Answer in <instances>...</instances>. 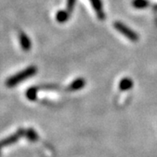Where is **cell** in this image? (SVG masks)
Listing matches in <instances>:
<instances>
[{
    "label": "cell",
    "mask_w": 157,
    "mask_h": 157,
    "mask_svg": "<svg viewBox=\"0 0 157 157\" xmlns=\"http://www.w3.org/2000/svg\"><path fill=\"white\" fill-rule=\"evenodd\" d=\"M36 73H37V67L35 66H30L27 68L22 70L21 72L16 73L10 78H7L6 85L8 87H13L23 82L24 80L34 76Z\"/></svg>",
    "instance_id": "6da1fadb"
},
{
    "label": "cell",
    "mask_w": 157,
    "mask_h": 157,
    "mask_svg": "<svg viewBox=\"0 0 157 157\" xmlns=\"http://www.w3.org/2000/svg\"><path fill=\"white\" fill-rule=\"evenodd\" d=\"M113 27L117 30L120 33L124 35L127 39H128L132 42H137L139 40V36L138 34L133 31L128 26H127L125 24L121 22H114L113 23Z\"/></svg>",
    "instance_id": "7a4b0ae2"
},
{
    "label": "cell",
    "mask_w": 157,
    "mask_h": 157,
    "mask_svg": "<svg viewBox=\"0 0 157 157\" xmlns=\"http://www.w3.org/2000/svg\"><path fill=\"white\" fill-rule=\"evenodd\" d=\"M25 131L26 130H25V129H19L17 132H16L14 135H11V136H9V137H7L6 139H4V140H0V149L2 148V147H5L6 146H9V145H11V144H13V143H15L17 140H18L22 136H25Z\"/></svg>",
    "instance_id": "3957f363"
},
{
    "label": "cell",
    "mask_w": 157,
    "mask_h": 157,
    "mask_svg": "<svg viewBox=\"0 0 157 157\" xmlns=\"http://www.w3.org/2000/svg\"><path fill=\"white\" fill-rule=\"evenodd\" d=\"M91 5L93 6L94 10L95 11L96 16L100 20H104L105 19V12L103 9V5H102V1L101 0H89Z\"/></svg>",
    "instance_id": "277c9868"
},
{
    "label": "cell",
    "mask_w": 157,
    "mask_h": 157,
    "mask_svg": "<svg viewBox=\"0 0 157 157\" xmlns=\"http://www.w3.org/2000/svg\"><path fill=\"white\" fill-rule=\"evenodd\" d=\"M18 39H19V43L23 50L29 51L32 48V41L25 33L20 32L18 34Z\"/></svg>",
    "instance_id": "5b68a950"
},
{
    "label": "cell",
    "mask_w": 157,
    "mask_h": 157,
    "mask_svg": "<svg viewBox=\"0 0 157 157\" xmlns=\"http://www.w3.org/2000/svg\"><path fill=\"white\" fill-rule=\"evenodd\" d=\"M85 85H86V81H85L84 78H77V79H75L74 81H73L71 84L68 86L67 89V91H71V92L77 91V90L82 89L85 86Z\"/></svg>",
    "instance_id": "8992f818"
},
{
    "label": "cell",
    "mask_w": 157,
    "mask_h": 157,
    "mask_svg": "<svg viewBox=\"0 0 157 157\" xmlns=\"http://www.w3.org/2000/svg\"><path fill=\"white\" fill-rule=\"evenodd\" d=\"M133 81L132 79L129 78H124L121 80L120 84H119V87H120V90L121 91H127V90L131 89L133 87Z\"/></svg>",
    "instance_id": "52a82bcc"
},
{
    "label": "cell",
    "mask_w": 157,
    "mask_h": 157,
    "mask_svg": "<svg viewBox=\"0 0 157 157\" xmlns=\"http://www.w3.org/2000/svg\"><path fill=\"white\" fill-rule=\"evenodd\" d=\"M69 16H70V13L67 10H61L57 12L56 20L59 23H65L68 20Z\"/></svg>",
    "instance_id": "ba28073f"
},
{
    "label": "cell",
    "mask_w": 157,
    "mask_h": 157,
    "mask_svg": "<svg viewBox=\"0 0 157 157\" xmlns=\"http://www.w3.org/2000/svg\"><path fill=\"white\" fill-rule=\"evenodd\" d=\"M132 5L136 9H144L149 6V2L147 0H133Z\"/></svg>",
    "instance_id": "9c48e42d"
},
{
    "label": "cell",
    "mask_w": 157,
    "mask_h": 157,
    "mask_svg": "<svg viewBox=\"0 0 157 157\" xmlns=\"http://www.w3.org/2000/svg\"><path fill=\"white\" fill-rule=\"evenodd\" d=\"M39 91L38 87L33 86V87H31L27 90L26 92V97L28 98L30 101H34L36 100V97H37V92Z\"/></svg>",
    "instance_id": "30bf717a"
},
{
    "label": "cell",
    "mask_w": 157,
    "mask_h": 157,
    "mask_svg": "<svg viewBox=\"0 0 157 157\" xmlns=\"http://www.w3.org/2000/svg\"><path fill=\"white\" fill-rule=\"evenodd\" d=\"M25 137L28 138L29 140L32 141H35L38 140V135L33 128H30L25 131Z\"/></svg>",
    "instance_id": "8fae6325"
},
{
    "label": "cell",
    "mask_w": 157,
    "mask_h": 157,
    "mask_svg": "<svg viewBox=\"0 0 157 157\" xmlns=\"http://www.w3.org/2000/svg\"><path fill=\"white\" fill-rule=\"evenodd\" d=\"M75 4H76V0H67V11L71 14L72 11H73L74 9V6H75Z\"/></svg>",
    "instance_id": "7c38bea8"
}]
</instances>
